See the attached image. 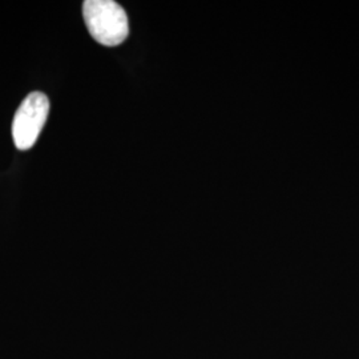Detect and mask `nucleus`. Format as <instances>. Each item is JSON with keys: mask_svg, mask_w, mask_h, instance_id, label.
<instances>
[{"mask_svg": "<svg viewBox=\"0 0 359 359\" xmlns=\"http://www.w3.org/2000/svg\"><path fill=\"white\" fill-rule=\"evenodd\" d=\"M83 16L90 36L105 47H116L128 36V16L116 1L86 0Z\"/></svg>", "mask_w": 359, "mask_h": 359, "instance_id": "1", "label": "nucleus"}, {"mask_svg": "<svg viewBox=\"0 0 359 359\" xmlns=\"http://www.w3.org/2000/svg\"><path fill=\"white\" fill-rule=\"evenodd\" d=\"M50 112L48 97L41 92H32L18 108L13 123V137L19 151L31 149L39 139Z\"/></svg>", "mask_w": 359, "mask_h": 359, "instance_id": "2", "label": "nucleus"}]
</instances>
